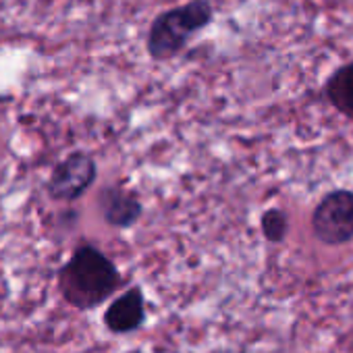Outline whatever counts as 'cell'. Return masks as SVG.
I'll list each match as a JSON object with an SVG mask.
<instances>
[{"label": "cell", "instance_id": "cell-1", "mask_svg": "<svg viewBox=\"0 0 353 353\" xmlns=\"http://www.w3.org/2000/svg\"><path fill=\"white\" fill-rule=\"evenodd\" d=\"M121 285L117 266L94 245H81L59 270V289L67 303L90 310L106 301Z\"/></svg>", "mask_w": 353, "mask_h": 353}, {"label": "cell", "instance_id": "cell-2", "mask_svg": "<svg viewBox=\"0 0 353 353\" xmlns=\"http://www.w3.org/2000/svg\"><path fill=\"white\" fill-rule=\"evenodd\" d=\"M214 19L210 0H190V3L160 13L145 38V50L154 61H168L179 54L192 36L208 28Z\"/></svg>", "mask_w": 353, "mask_h": 353}, {"label": "cell", "instance_id": "cell-3", "mask_svg": "<svg viewBox=\"0 0 353 353\" xmlns=\"http://www.w3.org/2000/svg\"><path fill=\"white\" fill-rule=\"evenodd\" d=\"M312 231L324 245H343L353 239V192L326 194L312 214Z\"/></svg>", "mask_w": 353, "mask_h": 353}, {"label": "cell", "instance_id": "cell-4", "mask_svg": "<svg viewBox=\"0 0 353 353\" xmlns=\"http://www.w3.org/2000/svg\"><path fill=\"white\" fill-rule=\"evenodd\" d=\"M96 176L98 166L94 158L85 152H73L54 166L48 179V194L57 202H75L94 185Z\"/></svg>", "mask_w": 353, "mask_h": 353}, {"label": "cell", "instance_id": "cell-5", "mask_svg": "<svg viewBox=\"0 0 353 353\" xmlns=\"http://www.w3.org/2000/svg\"><path fill=\"white\" fill-rule=\"evenodd\" d=\"M139 287H131L119 295L104 312V324L114 334H127L137 330L145 320V303Z\"/></svg>", "mask_w": 353, "mask_h": 353}, {"label": "cell", "instance_id": "cell-6", "mask_svg": "<svg viewBox=\"0 0 353 353\" xmlns=\"http://www.w3.org/2000/svg\"><path fill=\"white\" fill-rule=\"evenodd\" d=\"M98 204H100L102 219L117 229H127L135 225L143 212L139 198L133 192H127L117 185L104 188L98 196Z\"/></svg>", "mask_w": 353, "mask_h": 353}, {"label": "cell", "instance_id": "cell-7", "mask_svg": "<svg viewBox=\"0 0 353 353\" xmlns=\"http://www.w3.org/2000/svg\"><path fill=\"white\" fill-rule=\"evenodd\" d=\"M324 94L328 102L353 123V63L339 67L326 81Z\"/></svg>", "mask_w": 353, "mask_h": 353}, {"label": "cell", "instance_id": "cell-8", "mask_svg": "<svg viewBox=\"0 0 353 353\" xmlns=\"http://www.w3.org/2000/svg\"><path fill=\"white\" fill-rule=\"evenodd\" d=\"M260 225H262V233L264 237L270 241V243H281L285 241L287 237V231H289V221H287V214L279 208H270L262 214L260 219Z\"/></svg>", "mask_w": 353, "mask_h": 353}, {"label": "cell", "instance_id": "cell-9", "mask_svg": "<svg viewBox=\"0 0 353 353\" xmlns=\"http://www.w3.org/2000/svg\"><path fill=\"white\" fill-rule=\"evenodd\" d=\"M77 3H92V0H77Z\"/></svg>", "mask_w": 353, "mask_h": 353}]
</instances>
